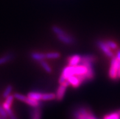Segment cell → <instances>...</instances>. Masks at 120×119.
Wrapping results in <instances>:
<instances>
[{"label":"cell","mask_w":120,"mask_h":119,"mask_svg":"<svg viewBox=\"0 0 120 119\" xmlns=\"http://www.w3.org/2000/svg\"><path fill=\"white\" fill-rule=\"evenodd\" d=\"M60 57V54L59 52H49L45 54V58L48 59H56Z\"/></svg>","instance_id":"obj_16"},{"label":"cell","mask_w":120,"mask_h":119,"mask_svg":"<svg viewBox=\"0 0 120 119\" xmlns=\"http://www.w3.org/2000/svg\"><path fill=\"white\" fill-rule=\"evenodd\" d=\"M8 119V118H6V117H3V116H1V115H0V119Z\"/></svg>","instance_id":"obj_27"},{"label":"cell","mask_w":120,"mask_h":119,"mask_svg":"<svg viewBox=\"0 0 120 119\" xmlns=\"http://www.w3.org/2000/svg\"><path fill=\"white\" fill-rule=\"evenodd\" d=\"M118 113L119 114H120V110H118Z\"/></svg>","instance_id":"obj_28"},{"label":"cell","mask_w":120,"mask_h":119,"mask_svg":"<svg viewBox=\"0 0 120 119\" xmlns=\"http://www.w3.org/2000/svg\"><path fill=\"white\" fill-rule=\"evenodd\" d=\"M118 79H120V66L118 70Z\"/></svg>","instance_id":"obj_26"},{"label":"cell","mask_w":120,"mask_h":119,"mask_svg":"<svg viewBox=\"0 0 120 119\" xmlns=\"http://www.w3.org/2000/svg\"><path fill=\"white\" fill-rule=\"evenodd\" d=\"M81 56L79 55H75L71 57H70L68 58V65L75 66L79 65L81 63Z\"/></svg>","instance_id":"obj_7"},{"label":"cell","mask_w":120,"mask_h":119,"mask_svg":"<svg viewBox=\"0 0 120 119\" xmlns=\"http://www.w3.org/2000/svg\"><path fill=\"white\" fill-rule=\"evenodd\" d=\"M30 57L33 60L37 61L44 60L45 58V54L41 52H32L30 54Z\"/></svg>","instance_id":"obj_11"},{"label":"cell","mask_w":120,"mask_h":119,"mask_svg":"<svg viewBox=\"0 0 120 119\" xmlns=\"http://www.w3.org/2000/svg\"><path fill=\"white\" fill-rule=\"evenodd\" d=\"M0 115L6 118H8V117L6 110H5L4 109V108L3 107V106H1V105H0Z\"/></svg>","instance_id":"obj_24"},{"label":"cell","mask_w":120,"mask_h":119,"mask_svg":"<svg viewBox=\"0 0 120 119\" xmlns=\"http://www.w3.org/2000/svg\"><path fill=\"white\" fill-rule=\"evenodd\" d=\"M73 119H98L91 111L84 107L79 108L73 113Z\"/></svg>","instance_id":"obj_1"},{"label":"cell","mask_w":120,"mask_h":119,"mask_svg":"<svg viewBox=\"0 0 120 119\" xmlns=\"http://www.w3.org/2000/svg\"><path fill=\"white\" fill-rule=\"evenodd\" d=\"M57 38L60 41L64 43L68 44H71L75 42V39L72 36H70L66 33L63 35H57Z\"/></svg>","instance_id":"obj_5"},{"label":"cell","mask_w":120,"mask_h":119,"mask_svg":"<svg viewBox=\"0 0 120 119\" xmlns=\"http://www.w3.org/2000/svg\"><path fill=\"white\" fill-rule=\"evenodd\" d=\"M41 111L39 107L34 108L30 113V119H41Z\"/></svg>","instance_id":"obj_10"},{"label":"cell","mask_w":120,"mask_h":119,"mask_svg":"<svg viewBox=\"0 0 120 119\" xmlns=\"http://www.w3.org/2000/svg\"><path fill=\"white\" fill-rule=\"evenodd\" d=\"M6 112H7V114H8V116L9 117L10 119H17V118L16 117V116L15 115V114H14L13 111H12L11 109H9L8 110L6 111Z\"/></svg>","instance_id":"obj_23"},{"label":"cell","mask_w":120,"mask_h":119,"mask_svg":"<svg viewBox=\"0 0 120 119\" xmlns=\"http://www.w3.org/2000/svg\"><path fill=\"white\" fill-rule=\"evenodd\" d=\"M97 45L102 50V52H103L107 57L112 58L114 56L113 55V52H112L111 50H110V49L108 47V46L105 44V43L103 42L102 41H98Z\"/></svg>","instance_id":"obj_4"},{"label":"cell","mask_w":120,"mask_h":119,"mask_svg":"<svg viewBox=\"0 0 120 119\" xmlns=\"http://www.w3.org/2000/svg\"><path fill=\"white\" fill-rule=\"evenodd\" d=\"M52 30L54 33L56 34L57 36V35H63L64 33H65V32H64L62 29H61V28H60L59 27H57V26H52Z\"/></svg>","instance_id":"obj_19"},{"label":"cell","mask_w":120,"mask_h":119,"mask_svg":"<svg viewBox=\"0 0 120 119\" xmlns=\"http://www.w3.org/2000/svg\"><path fill=\"white\" fill-rule=\"evenodd\" d=\"M14 98H16V99L18 100H20V101H24V99H25L26 97V96H24V95L18 93L14 94Z\"/></svg>","instance_id":"obj_22"},{"label":"cell","mask_w":120,"mask_h":119,"mask_svg":"<svg viewBox=\"0 0 120 119\" xmlns=\"http://www.w3.org/2000/svg\"><path fill=\"white\" fill-rule=\"evenodd\" d=\"M69 85H70V83H69V82L67 80H66L64 83L60 84V86L57 88L56 94V99L57 100H59V101L62 100L64 97V95L65 94L67 87Z\"/></svg>","instance_id":"obj_3"},{"label":"cell","mask_w":120,"mask_h":119,"mask_svg":"<svg viewBox=\"0 0 120 119\" xmlns=\"http://www.w3.org/2000/svg\"><path fill=\"white\" fill-rule=\"evenodd\" d=\"M120 66V60L116 57V56H113V57H112L109 75L110 78L112 80H116L118 79V73Z\"/></svg>","instance_id":"obj_2"},{"label":"cell","mask_w":120,"mask_h":119,"mask_svg":"<svg viewBox=\"0 0 120 119\" xmlns=\"http://www.w3.org/2000/svg\"><path fill=\"white\" fill-rule=\"evenodd\" d=\"M24 102H25L26 104L29 105V106H32L33 108L39 107L40 105V103L39 101H37V100H35L29 98L27 96L24 99Z\"/></svg>","instance_id":"obj_12"},{"label":"cell","mask_w":120,"mask_h":119,"mask_svg":"<svg viewBox=\"0 0 120 119\" xmlns=\"http://www.w3.org/2000/svg\"><path fill=\"white\" fill-rule=\"evenodd\" d=\"M55 98H56V94L52 93H46V94H42L41 96V100L44 101H48V100H52Z\"/></svg>","instance_id":"obj_15"},{"label":"cell","mask_w":120,"mask_h":119,"mask_svg":"<svg viewBox=\"0 0 120 119\" xmlns=\"http://www.w3.org/2000/svg\"><path fill=\"white\" fill-rule=\"evenodd\" d=\"M96 57L94 55H84L81 56V63L84 62H89L93 63L96 61Z\"/></svg>","instance_id":"obj_8"},{"label":"cell","mask_w":120,"mask_h":119,"mask_svg":"<svg viewBox=\"0 0 120 119\" xmlns=\"http://www.w3.org/2000/svg\"><path fill=\"white\" fill-rule=\"evenodd\" d=\"M103 119H120V115L116 111L106 115Z\"/></svg>","instance_id":"obj_17"},{"label":"cell","mask_w":120,"mask_h":119,"mask_svg":"<svg viewBox=\"0 0 120 119\" xmlns=\"http://www.w3.org/2000/svg\"><path fill=\"white\" fill-rule=\"evenodd\" d=\"M116 57L119 60H120V49H119L116 52Z\"/></svg>","instance_id":"obj_25"},{"label":"cell","mask_w":120,"mask_h":119,"mask_svg":"<svg viewBox=\"0 0 120 119\" xmlns=\"http://www.w3.org/2000/svg\"><path fill=\"white\" fill-rule=\"evenodd\" d=\"M12 89H13V87H12L11 85H8V86L6 87L4 91L3 92V97H4V98H6V97H8L9 95H11V92H12Z\"/></svg>","instance_id":"obj_20"},{"label":"cell","mask_w":120,"mask_h":119,"mask_svg":"<svg viewBox=\"0 0 120 119\" xmlns=\"http://www.w3.org/2000/svg\"><path fill=\"white\" fill-rule=\"evenodd\" d=\"M6 99L5 100L4 103H3V107L4 108L5 110H8L9 109H11V106L12 105V103H13V101H14V95H10L6 97Z\"/></svg>","instance_id":"obj_9"},{"label":"cell","mask_w":120,"mask_h":119,"mask_svg":"<svg viewBox=\"0 0 120 119\" xmlns=\"http://www.w3.org/2000/svg\"><path fill=\"white\" fill-rule=\"evenodd\" d=\"M105 44L108 46L110 49H117V44L112 41H107Z\"/></svg>","instance_id":"obj_21"},{"label":"cell","mask_w":120,"mask_h":119,"mask_svg":"<svg viewBox=\"0 0 120 119\" xmlns=\"http://www.w3.org/2000/svg\"><path fill=\"white\" fill-rule=\"evenodd\" d=\"M14 57V55L12 54H8L3 55L0 57V65H3L4 64L10 61Z\"/></svg>","instance_id":"obj_13"},{"label":"cell","mask_w":120,"mask_h":119,"mask_svg":"<svg viewBox=\"0 0 120 119\" xmlns=\"http://www.w3.org/2000/svg\"><path fill=\"white\" fill-rule=\"evenodd\" d=\"M41 96H42V94L38 92H30L27 94V97L29 98L35 100H37V101L41 100Z\"/></svg>","instance_id":"obj_14"},{"label":"cell","mask_w":120,"mask_h":119,"mask_svg":"<svg viewBox=\"0 0 120 119\" xmlns=\"http://www.w3.org/2000/svg\"><path fill=\"white\" fill-rule=\"evenodd\" d=\"M67 80L68 81L70 84H71L73 87H75V88L78 87L82 84L81 80H79V78L76 76H71V77H68Z\"/></svg>","instance_id":"obj_6"},{"label":"cell","mask_w":120,"mask_h":119,"mask_svg":"<svg viewBox=\"0 0 120 119\" xmlns=\"http://www.w3.org/2000/svg\"><path fill=\"white\" fill-rule=\"evenodd\" d=\"M40 65L41 66V67L44 69V70L46 71V72H47L48 73L51 72H52L51 68V67L49 66V65L46 63V62L44 60H42L40 61Z\"/></svg>","instance_id":"obj_18"}]
</instances>
